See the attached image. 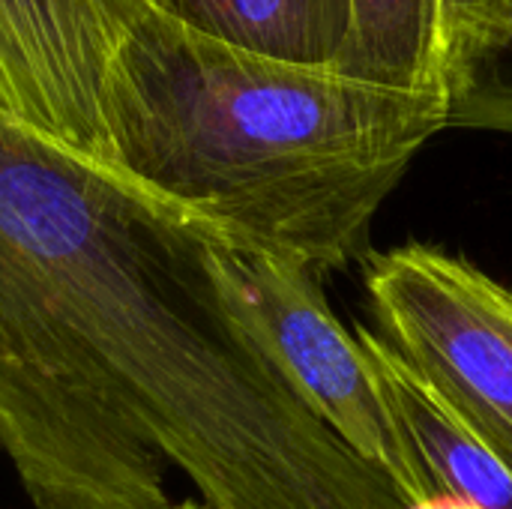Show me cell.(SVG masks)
<instances>
[{"mask_svg": "<svg viewBox=\"0 0 512 509\" xmlns=\"http://www.w3.org/2000/svg\"><path fill=\"white\" fill-rule=\"evenodd\" d=\"M381 396L411 447L432 498L447 492L477 509H512V459L480 438L441 396H435L387 342L357 324Z\"/></svg>", "mask_w": 512, "mask_h": 509, "instance_id": "obj_6", "label": "cell"}, {"mask_svg": "<svg viewBox=\"0 0 512 509\" xmlns=\"http://www.w3.org/2000/svg\"><path fill=\"white\" fill-rule=\"evenodd\" d=\"M147 0H0V108L111 165V84Z\"/></svg>", "mask_w": 512, "mask_h": 509, "instance_id": "obj_5", "label": "cell"}, {"mask_svg": "<svg viewBox=\"0 0 512 509\" xmlns=\"http://www.w3.org/2000/svg\"><path fill=\"white\" fill-rule=\"evenodd\" d=\"M216 258L240 312L303 402L360 459L390 477L408 504L429 501L432 489L381 396L357 333L351 336L333 315L321 273L219 243Z\"/></svg>", "mask_w": 512, "mask_h": 509, "instance_id": "obj_4", "label": "cell"}, {"mask_svg": "<svg viewBox=\"0 0 512 509\" xmlns=\"http://www.w3.org/2000/svg\"><path fill=\"white\" fill-rule=\"evenodd\" d=\"M174 21L228 42L300 66L339 69L351 0H147Z\"/></svg>", "mask_w": 512, "mask_h": 509, "instance_id": "obj_7", "label": "cell"}, {"mask_svg": "<svg viewBox=\"0 0 512 509\" xmlns=\"http://www.w3.org/2000/svg\"><path fill=\"white\" fill-rule=\"evenodd\" d=\"M450 126L512 135V45L450 102Z\"/></svg>", "mask_w": 512, "mask_h": 509, "instance_id": "obj_10", "label": "cell"}, {"mask_svg": "<svg viewBox=\"0 0 512 509\" xmlns=\"http://www.w3.org/2000/svg\"><path fill=\"white\" fill-rule=\"evenodd\" d=\"M363 282L387 348L512 459V288L429 243L372 252Z\"/></svg>", "mask_w": 512, "mask_h": 509, "instance_id": "obj_3", "label": "cell"}, {"mask_svg": "<svg viewBox=\"0 0 512 509\" xmlns=\"http://www.w3.org/2000/svg\"><path fill=\"white\" fill-rule=\"evenodd\" d=\"M171 509H207V507H204L201 501H192V498H189V501H180V504H174Z\"/></svg>", "mask_w": 512, "mask_h": 509, "instance_id": "obj_12", "label": "cell"}, {"mask_svg": "<svg viewBox=\"0 0 512 509\" xmlns=\"http://www.w3.org/2000/svg\"><path fill=\"white\" fill-rule=\"evenodd\" d=\"M408 509H477V507L465 504V501H462V498H456V495H447V492H441V495H435V498H429V501L411 504Z\"/></svg>", "mask_w": 512, "mask_h": 509, "instance_id": "obj_11", "label": "cell"}, {"mask_svg": "<svg viewBox=\"0 0 512 509\" xmlns=\"http://www.w3.org/2000/svg\"><path fill=\"white\" fill-rule=\"evenodd\" d=\"M432 24L435 0H351L339 72L396 90L435 93L429 78Z\"/></svg>", "mask_w": 512, "mask_h": 509, "instance_id": "obj_8", "label": "cell"}, {"mask_svg": "<svg viewBox=\"0 0 512 509\" xmlns=\"http://www.w3.org/2000/svg\"><path fill=\"white\" fill-rule=\"evenodd\" d=\"M108 126L111 165L213 243L327 273L363 252L450 108L234 48L147 3L117 60Z\"/></svg>", "mask_w": 512, "mask_h": 509, "instance_id": "obj_2", "label": "cell"}, {"mask_svg": "<svg viewBox=\"0 0 512 509\" xmlns=\"http://www.w3.org/2000/svg\"><path fill=\"white\" fill-rule=\"evenodd\" d=\"M0 453L33 509H408L294 390L171 201L0 108Z\"/></svg>", "mask_w": 512, "mask_h": 509, "instance_id": "obj_1", "label": "cell"}, {"mask_svg": "<svg viewBox=\"0 0 512 509\" xmlns=\"http://www.w3.org/2000/svg\"><path fill=\"white\" fill-rule=\"evenodd\" d=\"M512 45V0H435L429 78L432 90L459 99L468 84Z\"/></svg>", "mask_w": 512, "mask_h": 509, "instance_id": "obj_9", "label": "cell"}]
</instances>
